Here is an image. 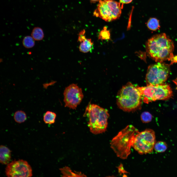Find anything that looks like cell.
Instances as JSON below:
<instances>
[{
    "instance_id": "1",
    "label": "cell",
    "mask_w": 177,
    "mask_h": 177,
    "mask_svg": "<svg viewBox=\"0 0 177 177\" xmlns=\"http://www.w3.org/2000/svg\"><path fill=\"white\" fill-rule=\"evenodd\" d=\"M146 49L148 55L156 62L171 60L174 56L173 42L165 33L156 35L149 39Z\"/></svg>"
},
{
    "instance_id": "2",
    "label": "cell",
    "mask_w": 177,
    "mask_h": 177,
    "mask_svg": "<svg viewBox=\"0 0 177 177\" xmlns=\"http://www.w3.org/2000/svg\"><path fill=\"white\" fill-rule=\"evenodd\" d=\"M139 132L133 126L129 125L112 139L110 147L117 157L123 159L127 158L131 153L135 136Z\"/></svg>"
},
{
    "instance_id": "3",
    "label": "cell",
    "mask_w": 177,
    "mask_h": 177,
    "mask_svg": "<svg viewBox=\"0 0 177 177\" xmlns=\"http://www.w3.org/2000/svg\"><path fill=\"white\" fill-rule=\"evenodd\" d=\"M84 116L88 118V126L92 133H101L106 130L109 115L106 109L90 103L86 108Z\"/></svg>"
},
{
    "instance_id": "4",
    "label": "cell",
    "mask_w": 177,
    "mask_h": 177,
    "mask_svg": "<svg viewBox=\"0 0 177 177\" xmlns=\"http://www.w3.org/2000/svg\"><path fill=\"white\" fill-rule=\"evenodd\" d=\"M117 103L121 109L127 111L134 110L140 105L142 100L137 87L130 82L123 87L117 96Z\"/></svg>"
},
{
    "instance_id": "5",
    "label": "cell",
    "mask_w": 177,
    "mask_h": 177,
    "mask_svg": "<svg viewBox=\"0 0 177 177\" xmlns=\"http://www.w3.org/2000/svg\"><path fill=\"white\" fill-rule=\"evenodd\" d=\"M142 100L145 103H148L157 100H166L172 96L173 92L169 85L164 84L148 85L137 87Z\"/></svg>"
},
{
    "instance_id": "6",
    "label": "cell",
    "mask_w": 177,
    "mask_h": 177,
    "mask_svg": "<svg viewBox=\"0 0 177 177\" xmlns=\"http://www.w3.org/2000/svg\"><path fill=\"white\" fill-rule=\"evenodd\" d=\"M94 15L105 21L110 22L118 19L121 13L123 4L113 0H102L99 1Z\"/></svg>"
},
{
    "instance_id": "7",
    "label": "cell",
    "mask_w": 177,
    "mask_h": 177,
    "mask_svg": "<svg viewBox=\"0 0 177 177\" xmlns=\"http://www.w3.org/2000/svg\"><path fill=\"white\" fill-rule=\"evenodd\" d=\"M156 142L155 132L147 129L136 135L133 147L140 154H146L152 152Z\"/></svg>"
},
{
    "instance_id": "8",
    "label": "cell",
    "mask_w": 177,
    "mask_h": 177,
    "mask_svg": "<svg viewBox=\"0 0 177 177\" xmlns=\"http://www.w3.org/2000/svg\"><path fill=\"white\" fill-rule=\"evenodd\" d=\"M170 72L169 65L163 62H158L149 65L146 77L147 85L163 84L167 80Z\"/></svg>"
},
{
    "instance_id": "9",
    "label": "cell",
    "mask_w": 177,
    "mask_h": 177,
    "mask_svg": "<svg viewBox=\"0 0 177 177\" xmlns=\"http://www.w3.org/2000/svg\"><path fill=\"white\" fill-rule=\"evenodd\" d=\"M63 94L65 106L73 109H76L84 97L81 88L74 83L66 87Z\"/></svg>"
},
{
    "instance_id": "10",
    "label": "cell",
    "mask_w": 177,
    "mask_h": 177,
    "mask_svg": "<svg viewBox=\"0 0 177 177\" xmlns=\"http://www.w3.org/2000/svg\"><path fill=\"white\" fill-rule=\"evenodd\" d=\"M5 172L8 177H30L32 175L30 165L26 161L21 160L14 161L9 163Z\"/></svg>"
},
{
    "instance_id": "11",
    "label": "cell",
    "mask_w": 177,
    "mask_h": 177,
    "mask_svg": "<svg viewBox=\"0 0 177 177\" xmlns=\"http://www.w3.org/2000/svg\"><path fill=\"white\" fill-rule=\"evenodd\" d=\"M85 31L83 30L79 33L78 41L80 43L79 47V51L83 53L92 51L93 47V43L91 39L86 38Z\"/></svg>"
},
{
    "instance_id": "12",
    "label": "cell",
    "mask_w": 177,
    "mask_h": 177,
    "mask_svg": "<svg viewBox=\"0 0 177 177\" xmlns=\"http://www.w3.org/2000/svg\"><path fill=\"white\" fill-rule=\"evenodd\" d=\"M11 151L6 147L1 145L0 147V162L3 164H8L11 158Z\"/></svg>"
},
{
    "instance_id": "13",
    "label": "cell",
    "mask_w": 177,
    "mask_h": 177,
    "mask_svg": "<svg viewBox=\"0 0 177 177\" xmlns=\"http://www.w3.org/2000/svg\"><path fill=\"white\" fill-rule=\"evenodd\" d=\"M31 36L35 40L39 41L42 40L44 36L43 29L38 27H34L32 30Z\"/></svg>"
},
{
    "instance_id": "14",
    "label": "cell",
    "mask_w": 177,
    "mask_h": 177,
    "mask_svg": "<svg viewBox=\"0 0 177 177\" xmlns=\"http://www.w3.org/2000/svg\"><path fill=\"white\" fill-rule=\"evenodd\" d=\"M147 26L149 30L153 31L159 30L160 27L159 20L154 17L149 19L147 23Z\"/></svg>"
},
{
    "instance_id": "15",
    "label": "cell",
    "mask_w": 177,
    "mask_h": 177,
    "mask_svg": "<svg viewBox=\"0 0 177 177\" xmlns=\"http://www.w3.org/2000/svg\"><path fill=\"white\" fill-rule=\"evenodd\" d=\"M56 117V114L54 112L47 111L44 114L43 120L46 124H51L55 122Z\"/></svg>"
},
{
    "instance_id": "16",
    "label": "cell",
    "mask_w": 177,
    "mask_h": 177,
    "mask_svg": "<svg viewBox=\"0 0 177 177\" xmlns=\"http://www.w3.org/2000/svg\"><path fill=\"white\" fill-rule=\"evenodd\" d=\"M14 116V119L15 121L18 123L24 122L27 118L26 113L22 110L16 111L15 113Z\"/></svg>"
},
{
    "instance_id": "17",
    "label": "cell",
    "mask_w": 177,
    "mask_h": 177,
    "mask_svg": "<svg viewBox=\"0 0 177 177\" xmlns=\"http://www.w3.org/2000/svg\"><path fill=\"white\" fill-rule=\"evenodd\" d=\"M60 171L62 174L63 177H82L85 176L81 173H77L72 172L70 169L68 167H65L61 169Z\"/></svg>"
},
{
    "instance_id": "18",
    "label": "cell",
    "mask_w": 177,
    "mask_h": 177,
    "mask_svg": "<svg viewBox=\"0 0 177 177\" xmlns=\"http://www.w3.org/2000/svg\"><path fill=\"white\" fill-rule=\"evenodd\" d=\"M35 40L31 36H27L24 38L22 41L23 46L27 48H30L35 45Z\"/></svg>"
},
{
    "instance_id": "19",
    "label": "cell",
    "mask_w": 177,
    "mask_h": 177,
    "mask_svg": "<svg viewBox=\"0 0 177 177\" xmlns=\"http://www.w3.org/2000/svg\"><path fill=\"white\" fill-rule=\"evenodd\" d=\"M167 148V145L165 142L163 141L156 142L154 147L155 151L158 153H161L165 152Z\"/></svg>"
},
{
    "instance_id": "20",
    "label": "cell",
    "mask_w": 177,
    "mask_h": 177,
    "mask_svg": "<svg viewBox=\"0 0 177 177\" xmlns=\"http://www.w3.org/2000/svg\"><path fill=\"white\" fill-rule=\"evenodd\" d=\"M98 39L102 41H108L110 39V31L107 29L106 27H104L103 29L100 32L98 35Z\"/></svg>"
},
{
    "instance_id": "21",
    "label": "cell",
    "mask_w": 177,
    "mask_h": 177,
    "mask_svg": "<svg viewBox=\"0 0 177 177\" xmlns=\"http://www.w3.org/2000/svg\"><path fill=\"white\" fill-rule=\"evenodd\" d=\"M141 117L142 121L145 123H147L150 122L152 119V115L147 112H143L141 114Z\"/></svg>"
},
{
    "instance_id": "22",
    "label": "cell",
    "mask_w": 177,
    "mask_h": 177,
    "mask_svg": "<svg viewBox=\"0 0 177 177\" xmlns=\"http://www.w3.org/2000/svg\"><path fill=\"white\" fill-rule=\"evenodd\" d=\"M133 0H119L120 2L123 4H128L131 3Z\"/></svg>"
},
{
    "instance_id": "23",
    "label": "cell",
    "mask_w": 177,
    "mask_h": 177,
    "mask_svg": "<svg viewBox=\"0 0 177 177\" xmlns=\"http://www.w3.org/2000/svg\"><path fill=\"white\" fill-rule=\"evenodd\" d=\"M171 60V64L175 62H177V56L175 57L174 56Z\"/></svg>"
},
{
    "instance_id": "24",
    "label": "cell",
    "mask_w": 177,
    "mask_h": 177,
    "mask_svg": "<svg viewBox=\"0 0 177 177\" xmlns=\"http://www.w3.org/2000/svg\"><path fill=\"white\" fill-rule=\"evenodd\" d=\"M90 2L92 3H94L96 2L99 1L101 0H90Z\"/></svg>"
}]
</instances>
